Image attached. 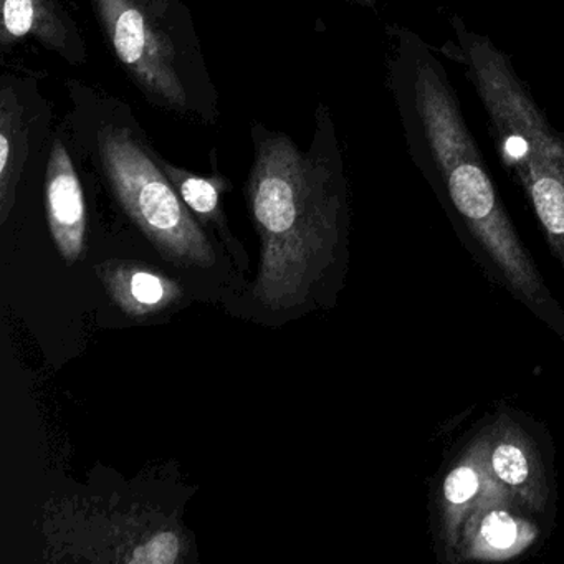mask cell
<instances>
[{
    "label": "cell",
    "mask_w": 564,
    "mask_h": 564,
    "mask_svg": "<svg viewBox=\"0 0 564 564\" xmlns=\"http://www.w3.org/2000/svg\"><path fill=\"white\" fill-rule=\"evenodd\" d=\"M391 85L419 170L487 253L505 285L564 341V312L501 206L447 72L412 32L398 34Z\"/></svg>",
    "instance_id": "1"
},
{
    "label": "cell",
    "mask_w": 564,
    "mask_h": 564,
    "mask_svg": "<svg viewBox=\"0 0 564 564\" xmlns=\"http://www.w3.org/2000/svg\"><path fill=\"white\" fill-rule=\"evenodd\" d=\"M335 151L303 153L285 134L257 137L247 196L260 237L253 295L267 308L305 303L335 262L345 207Z\"/></svg>",
    "instance_id": "2"
},
{
    "label": "cell",
    "mask_w": 564,
    "mask_h": 564,
    "mask_svg": "<svg viewBox=\"0 0 564 564\" xmlns=\"http://www.w3.org/2000/svg\"><path fill=\"white\" fill-rule=\"evenodd\" d=\"M101 166L124 213L171 262L213 267L216 252L160 164L128 128L98 134Z\"/></svg>",
    "instance_id": "3"
},
{
    "label": "cell",
    "mask_w": 564,
    "mask_h": 564,
    "mask_svg": "<svg viewBox=\"0 0 564 564\" xmlns=\"http://www.w3.org/2000/svg\"><path fill=\"white\" fill-rule=\"evenodd\" d=\"M91 6L118 61L144 94L173 110H189L176 45L147 9L138 0H91Z\"/></svg>",
    "instance_id": "4"
},
{
    "label": "cell",
    "mask_w": 564,
    "mask_h": 564,
    "mask_svg": "<svg viewBox=\"0 0 564 564\" xmlns=\"http://www.w3.org/2000/svg\"><path fill=\"white\" fill-rule=\"evenodd\" d=\"M491 431V424L487 425L468 442L438 488V541L445 560L451 563H455L462 531L470 514L491 495L503 494L498 490L488 470Z\"/></svg>",
    "instance_id": "5"
},
{
    "label": "cell",
    "mask_w": 564,
    "mask_h": 564,
    "mask_svg": "<svg viewBox=\"0 0 564 564\" xmlns=\"http://www.w3.org/2000/svg\"><path fill=\"white\" fill-rule=\"evenodd\" d=\"M488 470L498 490L531 514L546 513L551 487L546 467L531 435L511 417L491 422Z\"/></svg>",
    "instance_id": "6"
},
{
    "label": "cell",
    "mask_w": 564,
    "mask_h": 564,
    "mask_svg": "<svg viewBox=\"0 0 564 564\" xmlns=\"http://www.w3.org/2000/svg\"><path fill=\"white\" fill-rule=\"evenodd\" d=\"M505 494L491 495L465 523L455 563L464 561H507L530 550L540 528Z\"/></svg>",
    "instance_id": "7"
},
{
    "label": "cell",
    "mask_w": 564,
    "mask_h": 564,
    "mask_svg": "<svg viewBox=\"0 0 564 564\" xmlns=\"http://www.w3.org/2000/svg\"><path fill=\"white\" fill-rule=\"evenodd\" d=\"M48 226L58 252L74 263L84 252L87 210L84 191L67 148L55 141L45 180Z\"/></svg>",
    "instance_id": "8"
},
{
    "label": "cell",
    "mask_w": 564,
    "mask_h": 564,
    "mask_svg": "<svg viewBox=\"0 0 564 564\" xmlns=\"http://www.w3.org/2000/svg\"><path fill=\"white\" fill-rule=\"evenodd\" d=\"M24 37L37 39L70 64L85 58L80 32L57 0H2V47L9 48Z\"/></svg>",
    "instance_id": "9"
},
{
    "label": "cell",
    "mask_w": 564,
    "mask_h": 564,
    "mask_svg": "<svg viewBox=\"0 0 564 564\" xmlns=\"http://www.w3.org/2000/svg\"><path fill=\"white\" fill-rule=\"evenodd\" d=\"M105 280L115 302L128 315H154L181 296L176 282L141 267H117L108 270Z\"/></svg>",
    "instance_id": "10"
},
{
    "label": "cell",
    "mask_w": 564,
    "mask_h": 564,
    "mask_svg": "<svg viewBox=\"0 0 564 564\" xmlns=\"http://www.w3.org/2000/svg\"><path fill=\"white\" fill-rule=\"evenodd\" d=\"M24 108L19 104L18 95L2 90L0 101V200H2V219L8 217L9 196L14 191L21 174L22 160L25 144Z\"/></svg>",
    "instance_id": "11"
},
{
    "label": "cell",
    "mask_w": 564,
    "mask_h": 564,
    "mask_svg": "<svg viewBox=\"0 0 564 564\" xmlns=\"http://www.w3.org/2000/svg\"><path fill=\"white\" fill-rule=\"evenodd\" d=\"M164 173L170 177L173 186L180 193L181 199L186 203L193 213L206 220L223 223V214L219 209L220 193L226 191V181L223 177H200L171 166L160 161Z\"/></svg>",
    "instance_id": "12"
}]
</instances>
